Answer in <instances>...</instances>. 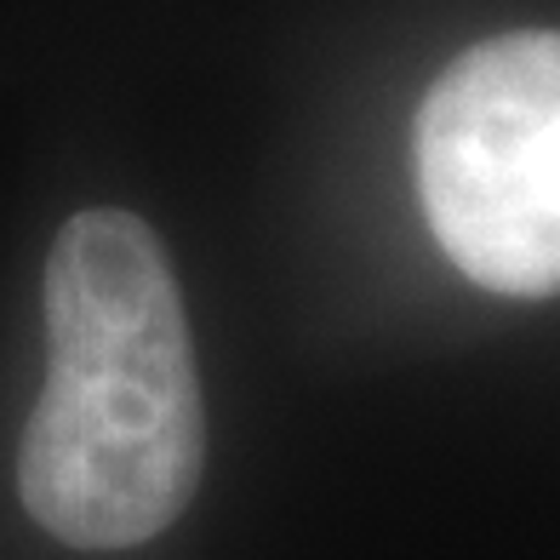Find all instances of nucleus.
I'll return each instance as SVG.
<instances>
[{
    "mask_svg": "<svg viewBox=\"0 0 560 560\" xmlns=\"http://www.w3.org/2000/svg\"><path fill=\"white\" fill-rule=\"evenodd\" d=\"M207 412L155 229L92 207L46 258V384L23 423V509L69 549H132L189 509Z\"/></svg>",
    "mask_w": 560,
    "mask_h": 560,
    "instance_id": "obj_1",
    "label": "nucleus"
},
{
    "mask_svg": "<svg viewBox=\"0 0 560 560\" xmlns=\"http://www.w3.org/2000/svg\"><path fill=\"white\" fill-rule=\"evenodd\" d=\"M418 189L441 252L475 287L560 292V30L480 40L429 86Z\"/></svg>",
    "mask_w": 560,
    "mask_h": 560,
    "instance_id": "obj_2",
    "label": "nucleus"
}]
</instances>
